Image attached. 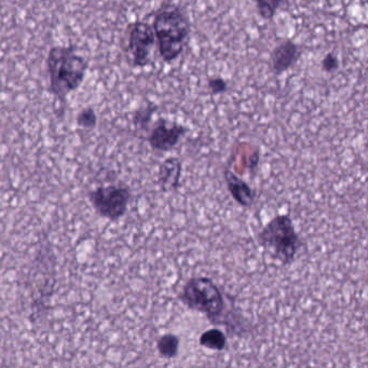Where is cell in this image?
<instances>
[{
  "mask_svg": "<svg viewBox=\"0 0 368 368\" xmlns=\"http://www.w3.org/2000/svg\"><path fill=\"white\" fill-rule=\"evenodd\" d=\"M179 298L188 308L206 314L208 321L214 324L222 325L224 323L226 310L224 296L220 287L208 278L197 277L188 280Z\"/></svg>",
  "mask_w": 368,
  "mask_h": 368,
  "instance_id": "4",
  "label": "cell"
},
{
  "mask_svg": "<svg viewBox=\"0 0 368 368\" xmlns=\"http://www.w3.org/2000/svg\"><path fill=\"white\" fill-rule=\"evenodd\" d=\"M158 109L155 104H148L145 107L140 108L134 112L133 116V124L140 130H147L151 122V118L155 112Z\"/></svg>",
  "mask_w": 368,
  "mask_h": 368,
  "instance_id": "14",
  "label": "cell"
},
{
  "mask_svg": "<svg viewBox=\"0 0 368 368\" xmlns=\"http://www.w3.org/2000/svg\"><path fill=\"white\" fill-rule=\"evenodd\" d=\"M339 66H340V62H339L338 57L334 51H331V52L325 54L322 61H321V69L324 73H334L339 69Z\"/></svg>",
  "mask_w": 368,
  "mask_h": 368,
  "instance_id": "17",
  "label": "cell"
},
{
  "mask_svg": "<svg viewBox=\"0 0 368 368\" xmlns=\"http://www.w3.org/2000/svg\"><path fill=\"white\" fill-rule=\"evenodd\" d=\"M94 210L102 218L118 220L124 216L131 201L130 188L124 185H108L95 188L88 194Z\"/></svg>",
  "mask_w": 368,
  "mask_h": 368,
  "instance_id": "5",
  "label": "cell"
},
{
  "mask_svg": "<svg viewBox=\"0 0 368 368\" xmlns=\"http://www.w3.org/2000/svg\"><path fill=\"white\" fill-rule=\"evenodd\" d=\"M88 66L87 61L71 47L51 48L47 59L51 92L60 101H65L85 81Z\"/></svg>",
  "mask_w": 368,
  "mask_h": 368,
  "instance_id": "2",
  "label": "cell"
},
{
  "mask_svg": "<svg viewBox=\"0 0 368 368\" xmlns=\"http://www.w3.org/2000/svg\"><path fill=\"white\" fill-rule=\"evenodd\" d=\"M283 4L281 0H257V13L265 21H273L278 10Z\"/></svg>",
  "mask_w": 368,
  "mask_h": 368,
  "instance_id": "13",
  "label": "cell"
},
{
  "mask_svg": "<svg viewBox=\"0 0 368 368\" xmlns=\"http://www.w3.org/2000/svg\"><path fill=\"white\" fill-rule=\"evenodd\" d=\"M187 132L188 128L183 124L170 122L161 118L149 130L147 142L153 150L167 153L175 148Z\"/></svg>",
  "mask_w": 368,
  "mask_h": 368,
  "instance_id": "7",
  "label": "cell"
},
{
  "mask_svg": "<svg viewBox=\"0 0 368 368\" xmlns=\"http://www.w3.org/2000/svg\"><path fill=\"white\" fill-rule=\"evenodd\" d=\"M257 242L270 256L287 266L295 261L302 241L287 214H277L257 235Z\"/></svg>",
  "mask_w": 368,
  "mask_h": 368,
  "instance_id": "3",
  "label": "cell"
},
{
  "mask_svg": "<svg viewBox=\"0 0 368 368\" xmlns=\"http://www.w3.org/2000/svg\"><path fill=\"white\" fill-rule=\"evenodd\" d=\"M302 50L293 40H285L278 44L270 52V69L275 76H281L295 66L299 60Z\"/></svg>",
  "mask_w": 368,
  "mask_h": 368,
  "instance_id": "8",
  "label": "cell"
},
{
  "mask_svg": "<svg viewBox=\"0 0 368 368\" xmlns=\"http://www.w3.org/2000/svg\"><path fill=\"white\" fill-rule=\"evenodd\" d=\"M151 26L161 59L165 63H173L185 50L191 32L185 9L175 4H163L155 13Z\"/></svg>",
  "mask_w": 368,
  "mask_h": 368,
  "instance_id": "1",
  "label": "cell"
},
{
  "mask_svg": "<svg viewBox=\"0 0 368 368\" xmlns=\"http://www.w3.org/2000/svg\"><path fill=\"white\" fill-rule=\"evenodd\" d=\"M179 338L177 335L165 334L157 341V350L165 359H174L179 355Z\"/></svg>",
  "mask_w": 368,
  "mask_h": 368,
  "instance_id": "12",
  "label": "cell"
},
{
  "mask_svg": "<svg viewBox=\"0 0 368 368\" xmlns=\"http://www.w3.org/2000/svg\"><path fill=\"white\" fill-rule=\"evenodd\" d=\"M228 88V83L220 76H213L208 79V89L213 95L226 93Z\"/></svg>",
  "mask_w": 368,
  "mask_h": 368,
  "instance_id": "16",
  "label": "cell"
},
{
  "mask_svg": "<svg viewBox=\"0 0 368 368\" xmlns=\"http://www.w3.org/2000/svg\"><path fill=\"white\" fill-rule=\"evenodd\" d=\"M76 121L81 128L85 129V130H92L97 124V116L92 108L87 107L77 114Z\"/></svg>",
  "mask_w": 368,
  "mask_h": 368,
  "instance_id": "15",
  "label": "cell"
},
{
  "mask_svg": "<svg viewBox=\"0 0 368 368\" xmlns=\"http://www.w3.org/2000/svg\"><path fill=\"white\" fill-rule=\"evenodd\" d=\"M224 179L231 197L242 208H249L256 200V191L247 182L241 179L231 167L224 170Z\"/></svg>",
  "mask_w": 368,
  "mask_h": 368,
  "instance_id": "9",
  "label": "cell"
},
{
  "mask_svg": "<svg viewBox=\"0 0 368 368\" xmlns=\"http://www.w3.org/2000/svg\"><path fill=\"white\" fill-rule=\"evenodd\" d=\"M183 163L177 157H169L159 167L158 182L161 191H175L181 187Z\"/></svg>",
  "mask_w": 368,
  "mask_h": 368,
  "instance_id": "10",
  "label": "cell"
},
{
  "mask_svg": "<svg viewBox=\"0 0 368 368\" xmlns=\"http://www.w3.org/2000/svg\"><path fill=\"white\" fill-rule=\"evenodd\" d=\"M156 44L153 26L144 21L130 24L126 30V53L134 67H145L150 63L151 51Z\"/></svg>",
  "mask_w": 368,
  "mask_h": 368,
  "instance_id": "6",
  "label": "cell"
},
{
  "mask_svg": "<svg viewBox=\"0 0 368 368\" xmlns=\"http://www.w3.org/2000/svg\"><path fill=\"white\" fill-rule=\"evenodd\" d=\"M201 347L210 350L222 351L227 345V337L218 328L208 329L200 336Z\"/></svg>",
  "mask_w": 368,
  "mask_h": 368,
  "instance_id": "11",
  "label": "cell"
}]
</instances>
